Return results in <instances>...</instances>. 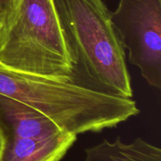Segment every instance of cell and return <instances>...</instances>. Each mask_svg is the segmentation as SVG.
I'll use <instances>...</instances> for the list:
<instances>
[{"instance_id": "cell-7", "label": "cell", "mask_w": 161, "mask_h": 161, "mask_svg": "<svg viewBox=\"0 0 161 161\" xmlns=\"http://www.w3.org/2000/svg\"><path fill=\"white\" fill-rule=\"evenodd\" d=\"M84 161H161V149L138 138L129 143L120 138L104 139L85 150Z\"/></svg>"}, {"instance_id": "cell-3", "label": "cell", "mask_w": 161, "mask_h": 161, "mask_svg": "<svg viewBox=\"0 0 161 161\" xmlns=\"http://www.w3.org/2000/svg\"><path fill=\"white\" fill-rule=\"evenodd\" d=\"M0 65L70 81L73 62L53 0H15L0 28Z\"/></svg>"}, {"instance_id": "cell-8", "label": "cell", "mask_w": 161, "mask_h": 161, "mask_svg": "<svg viewBox=\"0 0 161 161\" xmlns=\"http://www.w3.org/2000/svg\"><path fill=\"white\" fill-rule=\"evenodd\" d=\"M15 0H0V28L4 23Z\"/></svg>"}, {"instance_id": "cell-6", "label": "cell", "mask_w": 161, "mask_h": 161, "mask_svg": "<svg viewBox=\"0 0 161 161\" xmlns=\"http://www.w3.org/2000/svg\"><path fill=\"white\" fill-rule=\"evenodd\" d=\"M76 138L66 131L44 138L6 136L0 161H61Z\"/></svg>"}, {"instance_id": "cell-2", "label": "cell", "mask_w": 161, "mask_h": 161, "mask_svg": "<svg viewBox=\"0 0 161 161\" xmlns=\"http://www.w3.org/2000/svg\"><path fill=\"white\" fill-rule=\"evenodd\" d=\"M0 94L32 107L78 135L113 128L139 113L132 98L9 70L0 65Z\"/></svg>"}, {"instance_id": "cell-9", "label": "cell", "mask_w": 161, "mask_h": 161, "mask_svg": "<svg viewBox=\"0 0 161 161\" xmlns=\"http://www.w3.org/2000/svg\"><path fill=\"white\" fill-rule=\"evenodd\" d=\"M5 142H6V134H5L4 127H3V124L0 121V158H1L2 153H3Z\"/></svg>"}, {"instance_id": "cell-4", "label": "cell", "mask_w": 161, "mask_h": 161, "mask_svg": "<svg viewBox=\"0 0 161 161\" xmlns=\"http://www.w3.org/2000/svg\"><path fill=\"white\" fill-rule=\"evenodd\" d=\"M111 20L128 61L153 87L161 88V0H119Z\"/></svg>"}, {"instance_id": "cell-1", "label": "cell", "mask_w": 161, "mask_h": 161, "mask_svg": "<svg viewBox=\"0 0 161 161\" xmlns=\"http://www.w3.org/2000/svg\"><path fill=\"white\" fill-rule=\"evenodd\" d=\"M73 62L70 81L104 94L132 98L123 47L102 0H53Z\"/></svg>"}, {"instance_id": "cell-5", "label": "cell", "mask_w": 161, "mask_h": 161, "mask_svg": "<svg viewBox=\"0 0 161 161\" xmlns=\"http://www.w3.org/2000/svg\"><path fill=\"white\" fill-rule=\"evenodd\" d=\"M0 121L6 137L44 138L65 132L38 110L2 94H0Z\"/></svg>"}]
</instances>
